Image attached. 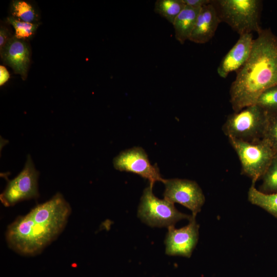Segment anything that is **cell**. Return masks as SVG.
Here are the masks:
<instances>
[{
	"label": "cell",
	"instance_id": "obj_24",
	"mask_svg": "<svg viewBox=\"0 0 277 277\" xmlns=\"http://www.w3.org/2000/svg\"><path fill=\"white\" fill-rule=\"evenodd\" d=\"M10 77V74L4 66H0V85H3L6 83Z\"/></svg>",
	"mask_w": 277,
	"mask_h": 277
},
{
	"label": "cell",
	"instance_id": "obj_3",
	"mask_svg": "<svg viewBox=\"0 0 277 277\" xmlns=\"http://www.w3.org/2000/svg\"><path fill=\"white\" fill-rule=\"evenodd\" d=\"M221 23L227 24L240 35L262 29L260 17L262 2L260 0H211Z\"/></svg>",
	"mask_w": 277,
	"mask_h": 277
},
{
	"label": "cell",
	"instance_id": "obj_2",
	"mask_svg": "<svg viewBox=\"0 0 277 277\" xmlns=\"http://www.w3.org/2000/svg\"><path fill=\"white\" fill-rule=\"evenodd\" d=\"M258 34L249 58L236 71L230 87L234 112L255 104L264 91L277 86V35L270 28L262 29Z\"/></svg>",
	"mask_w": 277,
	"mask_h": 277
},
{
	"label": "cell",
	"instance_id": "obj_5",
	"mask_svg": "<svg viewBox=\"0 0 277 277\" xmlns=\"http://www.w3.org/2000/svg\"><path fill=\"white\" fill-rule=\"evenodd\" d=\"M228 139L240 160L242 173L255 183L261 179L275 155L271 146L264 138L255 143L232 137Z\"/></svg>",
	"mask_w": 277,
	"mask_h": 277
},
{
	"label": "cell",
	"instance_id": "obj_13",
	"mask_svg": "<svg viewBox=\"0 0 277 277\" xmlns=\"http://www.w3.org/2000/svg\"><path fill=\"white\" fill-rule=\"evenodd\" d=\"M220 23L211 2L204 6L201 9L189 40L197 44L208 42L214 35Z\"/></svg>",
	"mask_w": 277,
	"mask_h": 277
},
{
	"label": "cell",
	"instance_id": "obj_7",
	"mask_svg": "<svg viewBox=\"0 0 277 277\" xmlns=\"http://www.w3.org/2000/svg\"><path fill=\"white\" fill-rule=\"evenodd\" d=\"M39 172L35 169L31 157L28 155L24 169L13 179L8 182L0 195V200L5 207H10L25 201L39 196Z\"/></svg>",
	"mask_w": 277,
	"mask_h": 277
},
{
	"label": "cell",
	"instance_id": "obj_15",
	"mask_svg": "<svg viewBox=\"0 0 277 277\" xmlns=\"http://www.w3.org/2000/svg\"><path fill=\"white\" fill-rule=\"evenodd\" d=\"M248 201L277 218V193L267 194L258 190L252 183L248 192Z\"/></svg>",
	"mask_w": 277,
	"mask_h": 277
},
{
	"label": "cell",
	"instance_id": "obj_6",
	"mask_svg": "<svg viewBox=\"0 0 277 277\" xmlns=\"http://www.w3.org/2000/svg\"><path fill=\"white\" fill-rule=\"evenodd\" d=\"M152 187L150 184L147 187L141 199L137 214L142 222L151 227L168 228L182 220H190L192 215L183 213L176 209L173 203L156 197Z\"/></svg>",
	"mask_w": 277,
	"mask_h": 277
},
{
	"label": "cell",
	"instance_id": "obj_11",
	"mask_svg": "<svg viewBox=\"0 0 277 277\" xmlns=\"http://www.w3.org/2000/svg\"><path fill=\"white\" fill-rule=\"evenodd\" d=\"M252 33L240 35L238 41L223 57L217 68L219 75L224 78L232 71L240 69L247 61L253 45Z\"/></svg>",
	"mask_w": 277,
	"mask_h": 277
},
{
	"label": "cell",
	"instance_id": "obj_18",
	"mask_svg": "<svg viewBox=\"0 0 277 277\" xmlns=\"http://www.w3.org/2000/svg\"><path fill=\"white\" fill-rule=\"evenodd\" d=\"M259 191L267 194L277 193V155H275L262 175Z\"/></svg>",
	"mask_w": 277,
	"mask_h": 277
},
{
	"label": "cell",
	"instance_id": "obj_12",
	"mask_svg": "<svg viewBox=\"0 0 277 277\" xmlns=\"http://www.w3.org/2000/svg\"><path fill=\"white\" fill-rule=\"evenodd\" d=\"M1 51L4 62L25 79L30 63V49L25 40L13 35Z\"/></svg>",
	"mask_w": 277,
	"mask_h": 277
},
{
	"label": "cell",
	"instance_id": "obj_22",
	"mask_svg": "<svg viewBox=\"0 0 277 277\" xmlns=\"http://www.w3.org/2000/svg\"><path fill=\"white\" fill-rule=\"evenodd\" d=\"M186 6L195 8H201L211 2V0H183Z\"/></svg>",
	"mask_w": 277,
	"mask_h": 277
},
{
	"label": "cell",
	"instance_id": "obj_8",
	"mask_svg": "<svg viewBox=\"0 0 277 277\" xmlns=\"http://www.w3.org/2000/svg\"><path fill=\"white\" fill-rule=\"evenodd\" d=\"M164 199L179 203L196 216L205 202L203 191L196 182L186 179H164Z\"/></svg>",
	"mask_w": 277,
	"mask_h": 277
},
{
	"label": "cell",
	"instance_id": "obj_16",
	"mask_svg": "<svg viewBox=\"0 0 277 277\" xmlns=\"http://www.w3.org/2000/svg\"><path fill=\"white\" fill-rule=\"evenodd\" d=\"M186 5L183 0H157L154 11L173 25Z\"/></svg>",
	"mask_w": 277,
	"mask_h": 277
},
{
	"label": "cell",
	"instance_id": "obj_23",
	"mask_svg": "<svg viewBox=\"0 0 277 277\" xmlns=\"http://www.w3.org/2000/svg\"><path fill=\"white\" fill-rule=\"evenodd\" d=\"M11 37L8 30L2 26L0 29V50L4 47Z\"/></svg>",
	"mask_w": 277,
	"mask_h": 277
},
{
	"label": "cell",
	"instance_id": "obj_20",
	"mask_svg": "<svg viewBox=\"0 0 277 277\" xmlns=\"http://www.w3.org/2000/svg\"><path fill=\"white\" fill-rule=\"evenodd\" d=\"M7 21L14 28V36L25 41L32 37L38 26V24L22 22L11 16L7 18Z\"/></svg>",
	"mask_w": 277,
	"mask_h": 277
},
{
	"label": "cell",
	"instance_id": "obj_14",
	"mask_svg": "<svg viewBox=\"0 0 277 277\" xmlns=\"http://www.w3.org/2000/svg\"><path fill=\"white\" fill-rule=\"evenodd\" d=\"M201 9L186 5L175 18L173 24L175 37L180 44L189 39Z\"/></svg>",
	"mask_w": 277,
	"mask_h": 277
},
{
	"label": "cell",
	"instance_id": "obj_1",
	"mask_svg": "<svg viewBox=\"0 0 277 277\" xmlns=\"http://www.w3.org/2000/svg\"><path fill=\"white\" fill-rule=\"evenodd\" d=\"M71 213L70 204L57 192L8 226L5 233L8 246L22 255L41 253L63 231Z\"/></svg>",
	"mask_w": 277,
	"mask_h": 277
},
{
	"label": "cell",
	"instance_id": "obj_10",
	"mask_svg": "<svg viewBox=\"0 0 277 277\" xmlns=\"http://www.w3.org/2000/svg\"><path fill=\"white\" fill-rule=\"evenodd\" d=\"M192 217L187 225L179 229L174 226L168 228L165 240L166 254L172 256H182L190 258L199 239V225Z\"/></svg>",
	"mask_w": 277,
	"mask_h": 277
},
{
	"label": "cell",
	"instance_id": "obj_17",
	"mask_svg": "<svg viewBox=\"0 0 277 277\" xmlns=\"http://www.w3.org/2000/svg\"><path fill=\"white\" fill-rule=\"evenodd\" d=\"M11 13V16L22 22L35 23L37 19V14L32 5L25 1H12Z\"/></svg>",
	"mask_w": 277,
	"mask_h": 277
},
{
	"label": "cell",
	"instance_id": "obj_19",
	"mask_svg": "<svg viewBox=\"0 0 277 277\" xmlns=\"http://www.w3.org/2000/svg\"><path fill=\"white\" fill-rule=\"evenodd\" d=\"M255 104L268 114H277V86L264 91L258 98Z\"/></svg>",
	"mask_w": 277,
	"mask_h": 277
},
{
	"label": "cell",
	"instance_id": "obj_21",
	"mask_svg": "<svg viewBox=\"0 0 277 277\" xmlns=\"http://www.w3.org/2000/svg\"><path fill=\"white\" fill-rule=\"evenodd\" d=\"M267 122L263 138L269 143L275 155H277V114H267Z\"/></svg>",
	"mask_w": 277,
	"mask_h": 277
},
{
	"label": "cell",
	"instance_id": "obj_4",
	"mask_svg": "<svg viewBox=\"0 0 277 277\" xmlns=\"http://www.w3.org/2000/svg\"><path fill=\"white\" fill-rule=\"evenodd\" d=\"M267 117L263 109L252 105L229 114L222 130L228 137L255 143L263 139Z\"/></svg>",
	"mask_w": 277,
	"mask_h": 277
},
{
	"label": "cell",
	"instance_id": "obj_9",
	"mask_svg": "<svg viewBox=\"0 0 277 277\" xmlns=\"http://www.w3.org/2000/svg\"><path fill=\"white\" fill-rule=\"evenodd\" d=\"M113 164L116 170L137 174L148 180L152 186L156 182L164 181L158 167L151 164L147 153L140 147L121 152L113 159Z\"/></svg>",
	"mask_w": 277,
	"mask_h": 277
}]
</instances>
